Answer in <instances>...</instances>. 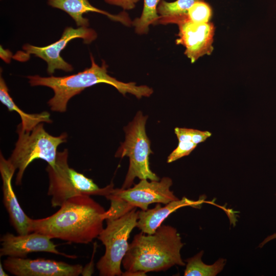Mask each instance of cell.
Returning a JSON list of instances; mask_svg holds the SVG:
<instances>
[{"mask_svg": "<svg viewBox=\"0 0 276 276\" xmlns=\"http://www.w3.org/2000/svg\"><path fill=\"white\" fill-rule=\"evenodd\" d=\"M47 235L35 232L18 236L7 233L1 238L2 247L0 256L26 258L30 253L44 251L64 256L68 258H76L75 256L59 251L56 248L57 245Z\"/></svg>", "mask_w": 276, "mask_h": 276, "instance_id": "obj_11", "label": "cell"}, {"mask_svg": "<svg viewBox=\"0 0 276 276\" xmlns=\"http://www.w3.org/2000/svg\"><path fill=\"white\" fill-rule=\"evenodd\" d=\"M203 253L204 251L201 250L193 257L185 260L187 265L185 276H216L223 269L226 263L225 259L221 258L214 264L207 265L201 260Z\"/></svg>", "mask_w": 276, "mask_h": 276, "instance_id": "obj_18", "label": "cell"}, {"mask_svg": "<svg viewBox=\"0 0 276 276\" xmlns=\"http://www.w3.org/2000/svg\"><path fill=\"white\" fill-rule=\"evenodd\" d=\"M140 0H104L110 5L119 6L124 10H130L135 7V4Z\"/></svg>", "mask_w": 276, "mask_h": 276, "instance_id": "obj_23", "label": "cell"}, {"mask_svg": "<svg viewBox=\"0 0 276 276\" xmlns=\"http://www.w3.org/2000/svg\"><path fill=\"white\" fill-rule=\"evenodd\" d=\"M16 169L2 154L0 155V173L2 179L3 203L9 214L11 225L18 235L31 232L32 219L20 206L12 186V179Z\"/></svg>", "mask_w": 276, "mask_h": 276, "instance_id": "obj_13", "label": "cell"}, {"mask_svg": "<svg viewBox=\"0 0 276 276\" xmlns=\"http://www.w3.org/2000/svg\"><path fill=\"white\" fill-rule=\"evenodd\" d=\"M172 179L164 177L159 180L142 179L133 187L128 189H114L106 197L110 201V206L103 214L105 220L117 218L134 208L143 211L148 210L153 203L166 204L179 199L170 190Z\"/></svg>", "mask_w": 276, "mask_h": 276, "instance_id": "obj_5", "label": "cell"}, {"mask_svg": "<svg viewBox=\"0 0 276 276\" xmlns=\"http://www.w3.org/2000/svg\"><path fill=\"white\" fill-rule=\"evenodd\" d=\"M68 150L58 152L54 166L48 165L49 178L48 195L53 207L61 206L69 198L81 195L106 197L113 189V184L100 188L91 179L70 167Z\"/></svg>", "mask_w": 276, "mask_h": 276, "instance_id": "obj_4", "label": "cell"}, {"mask_svg": "<svg viewBox=\"0 0 276 276\" xmlns=\"http://www.w3.org/2000/svg\"><path fill=\"white\" fill-rule=\"evenodd\" d=\"M212 16V8L210 5L204 1L196 2L188 11L189 20L194 23L208 22Z\"/></svg>", "mask_w": 276, "mask_h": 276, "instance_id": "obj_20", "label": "cell"}, {"mask_svg": "<svg viewBox=\"0 0 276 276\" xmlns=\"http://www.w3.org/2000/svg\"><path fill=\"white\" fill-rule=\"evenodd\" d=\"M276 196V194H275ZM276 239V233H274L266 237L260 244L259 247L262 248L266 243L270 241Z\"/></svg>", "mask_w": 276, "mask_h": 276, "instance_id": "obj_24", "label": "cell"}, {"mask_svg": "<svg viewBox=\"0 0 276 276\" xmlns=\"http://www.w3.org/2000/svg\"><path fill=\"white\" fill-rule=\"evenodd\" d=\"M3 266L16 276H78L83 270L80 264H70L44 258L8 257L4 260Z\"/></svg>", "mask_w": 276, "mask_h": 276, "instance_id": "obj_10", "label": "cell"}, {"mask_svg": "<svg viewBox=\"0 0 276 276\" xmlns=\"http://www.w3.org/2000/svg\"><path fill=\"white\" fill-rule=\"evenodd\" d=\"M160 0H144V7L141 16L132 22L136 33L147 34L150 25L157 24L159 15L157 11Z\"/></svg>", "mask_w": 276, "mask_h": 276, "instance_id": "obj_19", "label": "cell"}, {"mask_svg": "<svg viewBox=\"0 0 276 276\" xmlns=\"http://www.w3.org/2000/svg\"><path fill=\"white\" fill-rule=\"evenodd\" d=\"M3 266L2 265V263H0V275L1 276H8L9 275L5 271L4 267L3 268Z\"/></svg>", "mask_w": 276, "mask_h": 276, "instance_id": "obj_25", "label": "cell"}, {"mask_svg": "<svg viewBox=\"0 0 276 276\" xmlns=\"http://www.w3.org/2000/svg\"><path fill=\"white\" fill-rule=\"evenodd\" d=\"M136 209L117 218L106 220V226L98 237L105 247L96 265L100 275H122L121 266L129 247L128 240L138 220Z\"/></svg>", "mask_w": 276, "mask_h": 276, "instance_id": "obj_8", "label": "cell"}, {"mask_svg": "<svg viewBox=\"0 0 276 276\" xmlns=\"http://www.w3.org/2000/svg\"><path fill=\"white\" fill-rule=\"evenodd\" d=\"M205 198L206 196L204 195L201 196L197 200L183 197L181 199L170 202L164 206H162L160 203H157L152 209L138 211L136 227L145 234H153L171 214L184 206L199 209L202 204L205 202Z\"/></svg>", "mask_w": 276, "mask_h": 276, "instance_id": "obj_14", "label": "cell"}, {"mask_svg": "<svg viewBox=\"0 0 276 276\" xmlns=\"http://www.w3.org/2000/svg\"><path fill=\"white\" fill-rule=\"evenodd\" d=\"M183 245L176 228L161 225L153 234L135 235L122 263L125 271L145 274L185 266L180 255Z\"/></svg>", "mask_w": 276, "mask_h": 276, "instance_id": "obj_2", "label": "cell"}, {"mask_svg": "<svg viewBox=\"0 0 276 276\" xmlns=\"http://www.w3.org/2000/svg\"><path fill=\"white\" fill-rule=\"evenodd\" d=\"M174 132L178 141L189 140L197 145L204 142L212 135L211 132L208 131L179 127L174 129Z\"/></svg>", "mask_w": 276, "mask_h": 276, "instance_id": "obj_21", "label": "cell"}, {"mask_svg": "<svg viewBox=\"0 0 276 276\" xmlns=\"http://www.w3.org/2000/svg\"><path fill=\"white\" fill-rule=\"evenodd\" d=\"M90 57L91 66L77 74L63 77L28 76L29 82L31 86H44L52 89L54 95L48 104L52 111L60 112L66 111L70 99L98 83L111 85L123 96L129 93L139 99L149 97L153 93V89L146 85L136 86L134 82L124 83L111 77L107 74L108 66L104 61L100 66L96 63L91 54Z\"/></svg>", "mask_w": 276, "mask_h": 276, "instance_id": "obj_3", "label": "cell"}, {"mask_svg": "<svg viewBox=\"0 0 276 276\" xmlns=\"http://www.w3.org/2000/svg\"><path fill=\"white\" fill-rule=\"evenodd\" d=\"M97 37V33L88 27H81L75 29L67 27L61 38L56 42L42 47L26 43L22 47L24 51H18L13 58L16 60L25 61L29 59L28 56L30 54L34 55L47 63V72L50 75L53 74L56 70L70 72L73 70V67L61 57V52L71 40L81 38L84 43L88 44Z\"/></svg>", "mask_w": 276, "mask_h": 276, "instance_id": "obj_9", "label": "cell"}, {"mask_svg": "<svg viewBox=\"0 0 276 276\" xmlns=\"http://www.w3.org/2000/svg\"><path fill=\"white\" fill-rule=\"evenodd\" d=\"M48 4L67 13L75 21L78 27L89 26L88 19L83 17L87 12H97L106 15L110 19L121 22L126 26L132 23L127 13L123 12L113 15L91 5L88 0H47Z\"/></svg>", "mask_w": 276, "mask_h": 276, "instance_id": "obj_15", "label": "cell"}, {"mask_svg": "<svg viewBox=\"0 0 276 276\" xmlns=\"http://www.w3.org/2000/svg\"><path fill=\"white\" fill-rule=\"evenodd\" d=\"M178 26V37L176 43L186 48L185 54L192 63L200 57L211 54L215 32L213 23L197 24L187 20Z\"/></svg>", "mask_w": 276, "mask_h": 276, "instance_id": "obj_12", "label": "cell"}, {"mask_svg": "<svg viewBox=\"0 0 276 276\" xmlns=\"http://www.w3.org/2000/svg\"><path fill=\"white\" fill-rule=\"evenodd\" d=\"M0 101L10 111H15L20 116L22 129L26 131H31L37 125L42 122L51 123L50 114L47 111L39 113H26L21 110L14 102L9 95L7 84L1 75L0 77Z\"/></svg>", "mask_w": 276, "mask_h": 276, "instance_id": "obj_16", "label": "cell"}, {"mask_svg": "<svg viewBox=\"0 0 276 276\" xmlns=\"http://www.w3.org/2000/svg\"><path fill=\"white\" fill-rule=\"evenodd\" d=\"M147 119L139 111L133 120L124 127L125 141L115 154L117 157L126 156L129 159L128 170L121 189L130 188L136 177L141 180H159L149 166V155L153 152L146 132Z\"/></svg>", "mask_w": 276, "mask_h": 276, "instance_id": "obj_7", "label": "cell"}, {"mask_svg": "<svg viewBox=\"0 0 276 276\" xmlns=\"http://www.w3.org/2000/svg\"><path fill=\"white\" fill-rule=\"evenodd\" d=\"M204 0H176L167 2L165 0L159 2L157 11L159 15L158 24H176L177 25L189 20L188 11L196 2Z\"/></svg>", "mask_w": 276, "mask_h": 276, "instance_id": "obj_17", "label": "cell"}, {"mask_svg": "<svg viewBox=\"0 0 276 276\" xmlns=\"http://www.w3.org/2000/svg\"><path fill=\"white\" fill-rule=\"evenodd\" d=\"M18 140L10 157L8 159L16 170L15 184L20 185L24 173L34 160L41 159L48 165L54 166L57 154L58 147L66 141L67 135L63 133L54 136L47 132L42 123L39 124L31 131H24L19 124L17 126Z\"/></svg>", "mask_w": 276, "mask_h": 276, "instance_id": "obj_6", "label": "cell"}, {"mask_svg": "<svg viewBox=\"0 0 276 276\" xmlns=\"http://www.w3.org/2000/svg\"><path fill=\"white\" fill-rule=\"evenodd\" d=\"M50 216L32 219L31 232L41 233L51 239L71 243L88 244L98 238L103 230L105 210L90 196L71 197Z\"/></svg>", "mask_w": 276, "mask_h": 276, "instance_id": "obj_1", "label": "cell"}, {"mask_svg": "<svg viewBox=\"0 0 276 276\" xmlns=\"http://www.w3.org/2000/svg\"><path fill=\"white\" fill-rule=\"evenodd\" d=\"M197 144L188 140L178 141L177 147L170 154L167 163L173 162L182 157L189 155L197 147Z\"/></svg>", "mask_w": 276, "mask_h": 276, "instance_id": "obj_22", "label": "cell"}]
</instances>
